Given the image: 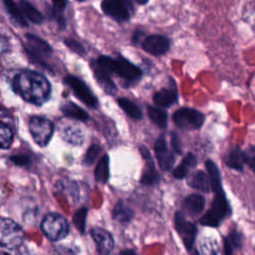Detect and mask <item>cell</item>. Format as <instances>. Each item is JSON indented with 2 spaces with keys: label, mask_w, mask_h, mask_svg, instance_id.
<instances>
[{
  "label": "cell",
  "mask_w": 255,
  "mask_h": 255,
  "mask_svg": "<svg viewBox=\"0 0 255 255\" xmlns=\"http://www.w3.org/2000/svg\"><path fill=\"white\" fill-rule=\"evenodd\" d=\"M44 234L52 241L65 238L69 233V223L67 219L58 213L47 214L41 223Z\"/></svg>",
  "instance_id": "5b68a950"
},
{
  "label": "cell",
  "mask_w": 255,
  "mask_h": 255,
  "mask_svg": "<svg viewBox=\"0 0 255 255\" xmlns=\"http://www.w3.org/2000/svg\"><path fill=\"white\" fill-rule=\"evenodd\" d=\"M170 142H171V148H172V150H173L175 153L180 154L181 151H182V149H181V142H180V139H179L178 134H177L175 131H172V132H171Z\"/></svg>",
  "instance_id": "74e56055"
},
{
  "label": "cell",
  "mask_w": 255,
  "mask_h": 255,
  "mask_svg": "<svg viewBox=\"0 0 255 255\" xmlns=\"http://www.w3.org/2000/svg\"><path fill=\"white\" fill-rule=\"evenodd\" d=\"M118 104L122 110L125 111V113L130 117L133 120H140L142 118V112L140 108L131 102L128 99L126 98H121L118 100Z\"/></svg>",
  "instance_id": "4316f807"
},
{
  "label": "cell",
  "mask_w": 255,
  "mask_h": 255,
  "mask_svg": "<svg viewBox=\"0 0 255 255\" xmlns=\"http://www.w3.org/2000/svg\"><path fill=\"white\" fill-rule=\"evenodd\" d=\"M95 77L99 83V85L102 87V89L110 95H115L117 93V86L111 79V76L102 72L101 70L94 68Z\"/></svg>",
  "instance_id": "d4e9b609"
},
{
  "label": "cell",
  "mask_w": 255,
  "mask_h": 255,
  "mask_svg": "<svg viewBox=\"0 0 255 255\" xmlns=\"http://www.w3.org/2000/svg\"><path fill=\"white\" fill-rule=\"evenodd\" d=\"M101 6L106 15L118 22L128 21L133 13L129 0H103Z\"/></svg>",
  "instance_id": "ba28073f"
},
{
  "label": "cell",
  "mask_w": 255,
  "mask_h": 255,
  "mask_svg": "<svg viewBox=\"0 0 255 255\" xmlns=\"http://www.w3.org/2000/svg\"><path fill=\"white\" fill-rule=\"evenodd\" d=\"M147 115L150 121L156 125L157 127L163 128L167 125V113L160 108L148 106L147 107Z\"/></svg>",
  "instance_id": "83f0119b"
},
{
  "label": "cell",
  "mask_w": 255,
  "mask_h": 255,
  "mask_svg": "<svg viewBox=\"0 0 255 255\" xmlns=\"http://www.w3.org/2000/svg\"><path fill=\"white\" fill-rule=\"evenodd\" d=\"M8 13L11 15V17L22 27H26L27 21L26 18L23 16L20 8L15 4V2L13 0H2Z\"/></svg>",
  "instance_id": "4dcf8cb0"
},
{
  "label": "cell",
  "mask_w": 255,
  "mask_h": 255,
  "mask_svg": "<svg viewBox=\"0 0 255 255\" xmlns=\"http://www.w3.org/2000/svg\"><path fill=\"white\" fill-rule=\"evenodd\" d=\"M205 205V199L201 194L198 193H191L187 195L182 203V207L186 213H188L190 216H196L199 215Z\"/></svg>",
  "instance_id": "e0dca14e"
},
{
  "label": "cell",
  "mask_w": 255,
  "mask_h": 255,
  "mask_svg": "<svg viewBox=\"0 0 255 255\" xmlns=\"http://www.w3.org/2000/svg\"><path fill=\"white\" fill-rule=\"evenodd\" d=\"M11 161H13L15 164L20 165V166H26L30 162V158L25 155V154H17V155H12L10 157Z\"/></svg>",
  "instance_id": "f35d334b"
},
{
  "label": "cell",
  "mask_w": 255,
  "mask_h": 255,
  "mask_svg": "<svg viewBox=\"0 0 255 255\" xmlns=\"http://www.w3.org/2000/svg\"><path fill=\"white\" fill-rule=\"evenodd\" d=\"M91 235L97 244L99 253L109 254L113 251L115 242L112 234L109 231L100 227H96L91 230Z\"/></svg>",
  "instance_id": "2e32d148"
},
{
  "label": "cell",
  "mask_w": 255,
  "mask_h": 255,
  "mask_svg": "<svg viewBox=\"0 0 255 255\" xmlns=\"http://www.w3.org/2000/svg\"><path fill=\"white\" fill-rule=\"evenodd\" d=\"M59 132L64 140L74 145H81L85 140L84 130L76 122L62 121L59 125Z\"/></svg>",
  "instance_id": "7c38bea8"
},
{
  "label": "cell",
  "mask_w": 255,
  "mask_h": 255,
  "mask_svg": "<svg viewBox=\"0 0 255 255\" xmlns=\"http://www.w3.org/2000/svg\"><path fill=\"white\" fill-rule=\"evenodd\" d=\"M93 66L110 76L116 75L128 84L138 81L141 77L140 69L123 57L114 59L108 56H101Z\"/></svg>",
  "instance_id": "7a4b0ae2"
},
{
  "label": "cell",
  "mask_w": 255,
  "mask_h": 255,
  "mask_svg": "<svg viewBox=\"0 0 255 255\" xmlns=\"http://www.w3.org/2000/svg\"><path fill=\"white\" fill-rule=\"evenodd\" d=\"M242 246V236L237 230H232L224 239V252L226 254L233 253L234 249H239Z\"/></svg>",
  "instance_id": "f546056e"
},
{
  "label": "cell",
  "mask_w": 255,
  "mask_h": 255,
  "mask_svg": "<svg viewBox=\"0 0 255 255\" xmlns=\"http://www.w3.org/2000/svg\"><path fill=\"white\" fill-rule=\"evenodd\" d=\"M133 217V210L124 201L120 200L113 210V218L120 223L128 224Z\"/></svg>",
  "instance_id": "44dd1931"
},
{
  "label": "cell",
  "mask_w": 255,
  "mask_h": 255,
  "mask_svg": "<svg viewBox=\"0 0 255 255\" xmlns=\"http://www.w3.org/2000/svg\"><path fill=\"white\" fill-rule=\"evenodd\" d=\"M172 121L181 129H197L204 123V115L195 109L181 108L173 113Z\"/></svg>",
  "instance_id": "52a82bcc"
},
{
  "label": "cell",
  "mask_w": 255,
  "mask_h": 255,
  "mask_svg": "<svg viewBox=\"0 0 255 255\" xmlns=\"http://www.w3.org/2000/svg\"><path fill=\"white\" fill-rule=\"evenodd\" d=\"M226 164L235 170L242 171L243 170V165L245 164V157H244V150L240 149L239 147H234L229 151L227 154Z\"/></svg>",
  "instance_id": "603a6c76"
},
{
  "label": "cell",
  "mask_w": 255,
  "mask_h": 255,
  "mask_svg": "<svg viewBox=\"0 0 255 255\" xmlns=\"http://www.w3.org/2000/svg\"><path fill=\"white\" fill-rule=\"evenodd\" d=\"M197 161L196 157L193 153L189 152L185 155V157L182 159V161L172 170L173 177L177 179H183L188 175V172L191 168L195 167Z\"/></svg>",
  "instance_id": "ffe728a7"
},
{
  "label": "cell",
  "mask_w": 255,
  "mask_h": 255,
  "mask_svg": "<svg viewBox=\"0 0 255 255\" xmlns=\"http://www.w3.org/2000/svg\"><path fill=\"white\" fill-rule=\"evenodd\" d=\"M139 150H140V153L145 161V166H144L142 176L140 178V183L143 185H147V186L154 185L159 181V174L154 167L153 159H152L148 149L145 146H143V145L139 146Z\"/></svg>",
  "instance_id": "9a60e30c"
},
{
  "label": "cell",
  "mask_w": 255,
  "mask_h": 255,
  "mask_svg": "<svg viewBox=\"0 0 255 255\" xmlns=\"http://www.w3.org/2000/svg\"><path fill=\"white\" fill-rule=\"evenodd\" d=\"M78 1H84V0H78Z\"/></svg>",
  "instance_id": "7bdbcfd3"
},
{
  "label": "cell",
  "mask_w": 255,
  "mask_h": 255,
  "mask_svg": "<svg viewBox=\"0 0 255 255\" xmlns=\"http://www.w3.org/2000/svg\"><path fill=\"white\" fill-rule=\"evenodd\" d=\"M200 251L203 254H216L218 253L217 242L213 238H202L200 241Z\"/></svg>",
  "instance_id": "d6a6232c"
},
{
  "label": "cell",
  "mask_w": 255,
  "mask_h": 255,
  "mask_svg": "<svg viewBox=\"0 0 255 255\" xmlns=\"http://www.w3.org/2000/svg\"><path fill=\"white\" fill-rule=\"evenodd\" d=\"M245 163L255 172V146H249L244 150Z\"/></svg>",
  "instance_id": "d590c367"
},
{
  "label": "cell",
  "mask_w": 255,
  "mask_h": 255,
  "mask_svg": "<svg viewBox=\"0 0 255 255\" xmlns=\"http://www.w3.org/2000/svg\"><path fill=\"white\" fill-rule=\"evenodd\" d=\"M187 183L190 187H192L193 189H196V190L209 192V190L211 189L208 174H206L202 170H197V171L193 172L188 177Z\"/></svg>",
  "instance_id": "d6986e66"
},
{
  "label": "cell",
  "mask_w": 255,
  "mask_h": 255,
  "mask_svg": "<svg viewBox=\"0 0 255 255\" xmlns=\"http://www.w3.org/2000/svg\"><path fill=\"white\" fill-rule=\"evenodd\" d=\"M110 159L109 155L105 154L99 160L95 168V178L98 182L106 183L110 177Z\"/></svg>",
  "instance_id": "484cf974"
},
{
  "label": "cell",
  "mask_w": 255,
  "mask_h": 255,
  "mask_svg": "<svg viewBox=\"0 0 255 255\" xmlns=\"http://www.w3.org/2000/svg\"><path fill=\"white\" fill-rule=\"evenodd\" d=\"M135 2H136L137 4H140V5H144V4H146V3L148 2V0H135Z\"/></svg>",
  "instance_id": "b9f144b4"
},
{
  "label": "cell",
  "mask_w": 255,
  "mask_h": 255,
  "mask_svg": "<svg viewBox=\"0 0 255 255\" xmlns=\"http://www.w3.org/2000/svg\"><path fill=\"white\" fill-rule=\"evenodd\" d=\"M174 227L180 236L186 250L190 251L193 247L195 236H196V226L187 221L183 214L177 211L174 215Z\"/></svg>",
  "instance_id": "8fae6325"
},
{
  "label": "cell",
  "mask_w": 255,
  "mask_h": 255,
  "mask_svg": "<svg viewBox=\"0 0 255 255\" xmlns=\"http://www.w3.org/2000/svg\"><path fill=\"white\" fill-rule=\"evenodd\" d=\"M155 158L159 167L165 171H168L172 168L174 164L175 157L172 151L168 148L164 136H159L154 143Z\"/></svg>",
  "instance_id": "5bb4252c"
},
{
  "label": "cell",
  "mask_w": 255,
  "mask_h": 255,
  "mask_svg": "<svg viewBox=\"0 0 255 255\" xmlns=\"http://www.w3.org/2000/svg\"><path fill=\"white\" fill-rule=\"evenodd\" d=\"M142 49L153 56H160L165 54L170 47L169 40L162 35H149L141 41Z\"/></svg>",
  "instance_id": "4fadbf2b"
},
{
  "label": "cell",
  "mask_w": 255,
  "mask_h": 255,
  "mask_svg": "<svg viewBox=\"0 0 255 255\" xmlns=\"http://www.w3.org/2000/svg\"><path fill=\"white\" fill-rule=\"evenodd\" d=\"M24 242L22 227L9 218H0V246L8 250H16Z\"/></svg>",
  "instance_id": "277c9868"
},
{
  "label": "cell",
  "mask_w": 255,
  "mask_h": 255,
  "mask_svg": "<svg viewBox=\"0 0 255 255\" xmlns=\"http://www.w3.org/2000/svg\"><path fill=\"white\" fill-rule=\"evenodd\" d=\"M65 44L73 52H75V53H77L79 55H84L85 54L84 47L78 41H76L74 39H71V38H67V39H65Z\"/></svg>",
  "instance_id": "8d00e7d4"
},
{
  "label": "cell",
  "mask_w": 255,
  "mask_h": 255,
  "mask_svg": "<svg viewBox=\"0 0 255 255\" xmlns=\"http://www.w3.org/2000/svg\"><path fill=\"white\" fill-rule=\"evenodd\" d=\"M101 152H102V147L100 145L92 144L87 150V153L84 157V163L88 165L93 164L96 161V159L100 156Z\"/></svg>",
  "instance_id": "e575fe53"
},
{
  "label": "cell",
  "mask_w": 255,
  "mask_h": 255,
  "mask_svg": "<svg viewBox=\"0 0 255 255\" xmlns=\"http://www.w3.org/2000/svg\"><path fill=\"white\" fill-rule=\"evenodd\" d=\"M26 53L32 58L34 62L39 64H45V60L51 56L52 48L51 46L42 38L34 34H26Z\"/></svg>",
  "instance_id": "9c48e42d"
},
{
  "label": "cell",
  "mask_w": 255,
  "mask_h": 255,
  "mask_svg": "<svg viewBox=\"0 0 255 255\" xmlns=\"http://www.w3.org/2000/svg\"><path fill=\"white\" fill-rule=\"evenodd\" d=\"M178 96L175 88H162L153 95V102L160 108H167L177 102Z\"/></svg>",
  "instance_id": "ac0fdd59"
},
{
  "label": "cell",
  "mask_w": 255,
  "mask_h": 255,
  "mask_svg": "<svg viewBox=\"0 0 255 255\" xmlns=\"http://www.w3.org/2000/svg\"><path fill=\"white\" fill-rule=\"evenodd\" d=\"M87 214H88V209L86 207H83L79 209L74 215V223L78 228V230L81 231V233H84L86 230Z\"/></svg>",
  "instance_id": "836d02e7"
},
{
  "label": "cell",
  "mask_w": 255,
  "mask_h": 255,
  "mask_svg": "<svg viewBox=\"0 0 255 255\" xmlns=\"http://www.w3.org/2000/svg\"><path fill=\"white\" fill-rule=\"evenodd\" d=\"M65 83L70 87L75 96L90 108H96L98 105V100L90 90V88L81 79L75 76H67L65 78Z\"/></svg>",
  "instance_id": "30bf717a"
},
{
  "label": "cell",
  "mask_w": 255,
  "mask_h": 255,
  "mask_svg": "<svg viewBox=\"0 0 255 255\" xmlns=\"http://www.w3.org/2000/svg\"><path fill=\"white\" fill-rule=\"evenodd\" d=\"M13 89L23 100L41 106L51 95V84L41 73L25 70L18 73L12 82Z\"/></svg>",
  "instance_id": "6da1fadb"
},
{
  "label": "cell",
  "mask_w": 255,
  "mask_h": 255,
  "mask_svg": "<svg viewBox=\"0 0 255 255\" xmlns=\"http://www.w3.org/2000/svg\"><path fill=\"white\" fill-rule=\"evenodd\" d=\"M205 167L207 170V174L210 181L211 189L214 191L217 188L221 187V177H220V171L217 167V165L211 160L208 159L205 162Z\"/></svg>",
  "instance_id": "f1b7e54d"
},
{
  "label": "cell",
  "mask_w": 255,
  "mask_h": 255,
  "mask_svg": "<svg viewBox=\"0 0 255 255\" xmlns=\"http://www.w3.org/2000/svg\"><path fill=\"white\" fill-rule=\"evenodd\" d=\"M19 8L23 14V16L35 24H40L44 21V17L41 12L30 2L26 0H20Z\"/></svg>",
  "instance_id": "7402d4cb"
},
{
  "label": "cell",
  "mask_w": 255,
  "mask_h": 255,
  "mask_svg": "<svg viewBox=\"0 0 255 255\" xmlns=\"http://www.w3.org/2000/svg\"><path fill=\"white\" fill-rule=\"evenodd\" d=\"M13 138L14 135L11 128L8 125L0 122V148H9L13 142Z\"/></svg>",
  "instance_id": "1f68e13d"
},
{
  "label": "cell",
  "mask_w": 255,
  "mask_h": 255,
  "mask_svg": "<svg viewBox=\"0 0 255 255\" xmlns=\"http://www.w3.org/2000/svg\"><path fill=\"white\" fill-rule=\"evenodd\" d=\"M55 9L62 11L66 7V0H52Z\"/></svg>",
  "instance_id": "ab89813d"
},
{
  "label": "cell",
  "mask_w": 255,
  "mask_h": 255,
  "mask_svg": "<svg viewBox=\"0 0 255 255\" xmlns=\"http://www.w3.org/2000/svg\"><path fill=\"white\" fill-rule=\"evenodd\" d=\"M54 124L47 118L40 116H33L29 122V130L34 141L40 146H46L53 133Z\"/></svg>",
  "instance_id": "8992f818"
},
{
  "label": "cell",
  "mask_w": 255,
  "mask_h": 255,
  "mask_svg": "<svg viewBox=\"0 0 255 255\" xmlns=\"http://www.w3.org/2000/svg\"><path fill=\"white\" fill-rule=\"evenodd\" d=\"M121 253H122V254H135V252L132 251V250H124V251H122Z\"/></svg>",
  "instance_id": "60d3db41"
},
{
  "label": "cell",
  "mask_w": 255,
  "mask_h": 255,
  "mask_svg": "<svg viewBox=\"0 0 255 255\" xmlns=\"http://www.w3.org/2000/svg\"><path fill=\"white\" fill-rule=\"evenodd\" d=\"M230 213L231 207L221 186L214 190V197L210 209L201 216L199 222L205 226L216 227L220 224L221 220L229 216Z\"/></svg>",
  "instance_id": "3957f363"
},
{
  "label": "cell",
  "mask_w": 255,
  "mask_h": 255,
  "mask_svg": "<svg viewBox=\"0 0 255 255\" xmlns=\"http://www.w3.org/2000/svg\"><path fill=\"white\" fill-rule=\"evenodd\" d=\"M62 112L70 119L86 122L89 120V115L82 108L72 102H68L62 106Z\"/></svg>",
  "instance_id": "cb8c5ba5"
}]
</instances>
